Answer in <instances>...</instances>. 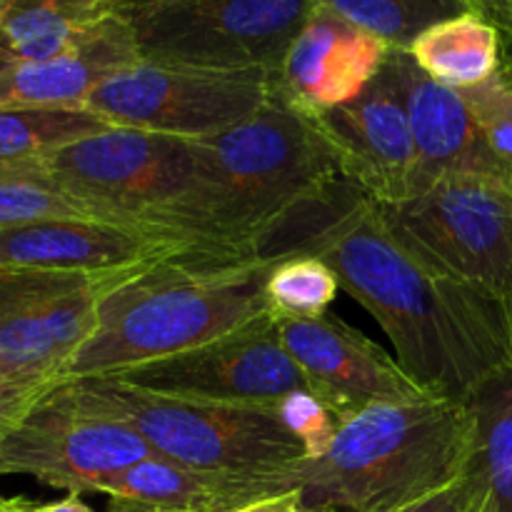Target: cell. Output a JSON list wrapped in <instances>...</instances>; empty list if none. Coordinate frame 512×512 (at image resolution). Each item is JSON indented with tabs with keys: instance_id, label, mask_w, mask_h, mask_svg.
Listing matches in <instances>:
<instances>
[{
	"instance_id": "1",
	"label": "cell",
	"mask_w": 512,
	"mask_h": 512,
	"mask_svg": "<svg viewBox=\"0 0 512 512\" xmlns=\"http://www.w3.org/2000/svg\"><path fill=\"white\" fill-rule=\"evenodd\" d=\"M308 253L338 275L393 343L395 360L423 390L473 403L512 370L508 310L450 273L345 178L280 223L260 258Z\"/></svg>"
},
{
	"instance_id": "2",
	"label": "cell",
	"mask_w": 512,
	"mask_h": 512,
	"mask_svg": "<svg viewBox=\"0 0 512 512\" xmlns=\"http://www.w3.org/2000/svg\"><path fill=\"white\" fill-rule=\"evenodd\" d=\"M275 260L193 248L125 273L98 303V323L68 378L113 375L233 333L270 313Z\"/></svg>"
},
{
	"instance_id": "3",
	"label": "cell",
	"mask_w": 512,
	"mask_h": 512,
	"mask_svg": "<svg viewBox=\"0 0 512 512\" xmlns=\"http://www.w3.org/2000/svg\"><path fill=\"white\" fill-rule=\"evenodd\" d=\"M478 458L473 405L428 395L378 403L340 423L328 453L295 468L305 512H400Z\"/></svg>"
},
{
	"instance_id": "4",
	"label": "cell",
	"mask_w": 512,
	"mask_h": 512,
	"mask_svg": "<svg viewBox=\"0 0 512 512\" xmlns=\"http://www.w3.org/2000/svg\"><path fill=\"white\" fill-rule=\"evenodd\" d=\"M195 150L200 233L235 253L255 255L280 223L343 178L313 120L275 90L253 118L195 140Z\"/></svg>"
},
{
	"instance_id": "5",
	"label": "cell",
	"mask_w": 512,
	"mask_h": 512,
	"mask_svg": "<svg viewBox=\"0 0 512 512\" xmlns=\"http://www.w3.org/2000/svg\"><path fill=\"white\" fill-rule=\"evenodd\" d=\"M88 408L133 428L158 458L230 475H290L300 440L268 405H228L150 393L113 375L70 378Z\"/></svg>"
},
{
	"instance_id": "6",
	"label": "cell",
	"mask_w": 512,
	"mask_h": 512,
	"mask_svg": "<svg viewBox=\"0 0 512 512\" xmlns=\"http://www.w3.org/2000/svg\"><path fill=\"white\" fill-rule=\"evenodd\" d=\"M38 163L100 218L175 230L210 245L200 233L195 140L113 125Z\"/></svg>"
},
{
	"instance_id": "7",
	"label": "cell",
	"mask_w": 512,
	"mask_h": 512,
	"mask_svg": "<svg viewBox=\"0 0 512 512\" xmlns=\"http://www.w3.org/2000/svg\"><path fill=\"white\" fill-rule=\"evenodd\" d=\"M315 0H175L123 13L140 58L205 70L278 75Z\"/></svg>"
},
{
	"instance_id": "8",
	"label": "cell",
	"mask_w": 512,
	"mask_h": 512,
	"mask_svg": "<svg viewBox=\"0 0 512 512\" xmlns=\"http://www.w3.org/2000/svg\"><path fill=\"white\" fill-rule=\"evenodd\" d=\"M273 95L263 70H205L140 60L105 78L83 110L118 128L205 140L253 118Z\"/></svg>"
},
{
	"instance_id": "9",
	"label": "cell",
	"mask_w": 512,
	"mask_h": 512,
	"mask_svg": "<svg viewBox=\"0 0 512 512\" xmlns=\"http://www.w3.org/2000/svg\"><path fill=\"white\" fill-rule=\"evenodd\" d=\"M123 275L0 268V378L28 393L68 378L100 298Z\"/></svg>"
},
{
	"instance_id": "10",
	"label": "cell",
	"mask_w": 512,
	"mask_h": 512,
	"mask_svg": "<svg viewBox=\"0 0 512 512\" xmlns=\"http://www.w3.org/2000/svg\"><path fill=\"white\" fill-rule=\"evenodd\" d=\"M153 448L120 420L88 408L65 378L35 398L0 448V475H30L48 488L100 493Z\"/></svg>"
},
{
	"instance_id": "11",
	"label": "cell",
	"mask_w": 512,
	"mask_h": 512,
	"mask_svg": "<svg viewBox=\"0 0 512 512\" xmlns=\"http://www.w3.org/2000/svg\"><path fill=\"white\" fill-rule=\"evenodd\" d=\"M383 213L450 273L508 310L512 293V185L453 175Z\"/></svg>"
},
{
	"instance_id": "12",
	"label": "cell",
	"mask_w": 512,
	"mask_h": 512,
	"mask_svg": "<svg viewBox=\"0 0 512 512\" xmlns=\"http://www.w3.org/2000/svg\"><path fill=\"white\" fill-rule=\"evenodd\" d=\"M113 378L150 393L268 408L293 390H310L280 340L273 313L185 353L120 370Z\"/></svg>"
},
{
	"instance_id": "13",
	"label": "cell",
	"mask_w": 512,
	"mask_h": 512,
	"mask_svg": "<svg viewBox=\"0 0 512 512\" xmlns=\"http://www.w3.org/2000/svg\"><path fill=\"white\" fill-rule=\"evenodd\" d=\"M328 143L340 175L378 205H398L423 190L408 110L390 63L353 103L308 115Z\"/></svg>"
},
{
	"instance_id": "14",
	"label": "cell",
	"mask_w": 512,
	"mask_h": 512,
	"mask_svg": "<svg viewBox=\"0 0 512 512\" xmlns=\"http://www.w3.org/2000/svg\"><path fill=\"white\" fill-rule=\"evenodd\" d=\"M273 318L285 350L303 370L310 390L338 415L340 423L368 405L408 403L430 395L393 355L333 315Z\"/></svg>"
},
{
	"instance_id": "15",
	"label": "cell",
	"mask_w": 512,
	"mask_h": 512,
	"mask_svg": "<svg viewBox=\"0 0 512 512\" xmlns=\"http://www.w3.org/2000/svg\"><path fill=\"white\" fill-rule=\"evenodd\" d=\"M193 248L210 245L150 225L103 218H60L0 230V268L95 275L128 273Z\"/></svg>"
},
{
	"instance_id": "16",
	"label": "cell",
	"mask_w": 512,
	"mask_h": 512,
	"mask_svg": "<svg viewBox=\"0 0 512 512\" xmlns=\"http://www.w3.org/2000/svg\"><path fill=\"white\" fill-rule=\"evenodd\" d=\"M390 53L383 40L315 5L273 78V90L300 113H328L358 100L383 73Z\"/></svg>"
},
{
	"instance_id": "17",
	"label": "cell",
	"mask_w": 512,
	"mask_h": 512,
	"mask_svg": "<svg viewBox=\"0 0 512 512\" xmlns=\"http://www.w3.org/2000/svg\"><path fill=\"white\" fill-rule=\"evenodd\" d=\"M388 63L408 110L423 190L435 180L453 175H478L510 185L463 93L425 75L408 50H393Z\"/></svg>"
},
{
	"instance_id": "18",
	"label": "cell",
	"mask_w": 512,
	"mask_h": 512,
	"mask_svg": "<svg viewBox=\"0 0 512 512\" xmlns=\"http://www.w3.org/2000/svg\"><path fill=\"white\" fill-rule=\"evenodd\" d=\"M140 60L133 28L115 10L65 53L0 70V108H83L105 78Z\"/></svg>"
},
{
	"instance_id": "19",
	"label": "cell",
	"mask_w": 512,
	"mask_h": 512,
	"mask_svg": "<svg viewBox=\"0 0 512 512\" xmlns=\"http://www.w3.org/2000/svg\"><path fill=\"white\" fill-rule=\"evenodd\" d=\"M288 490H298L295 470L290 475L210 473L153 455L113 475L100 493L173 512H230Z\"/></svg>"
},
{
	"instance_id": "20",
	"label": "cell",
	"mask_w": 512,
	"mask_h": 512,
	"mask_svg": "<svg viewBox=\"0 0 512 512\" xmlns=\"http://www.w3.org/2000/svg\"><path fill=\"white\" fill-rule=\"evenodd\" d=\"M115 10L113 0H0V70L65 53Z\"/></svg>"
},
{
	"instance_id": "21",
	"label": "cell",
	"mask_w": 512,
	"mask_h": 512,
	"mask_svg": "<svg viewBox=\"0 0 512 512\" xmlns=\"http://www.w3.org/2000/svg\"><path fill=\"white\" fill-rule=\"evenodd\" d=\"M408 53L440 85L470 90L498 73L503 35L478 13H460L418 35Z\"/></svg>"
},
{
	"instance_id": "22",
	"label": "cell",
	"mask_w": 512,
	"mask_h": 512,
	"mask_svg": "<svg viewBox=\"0 0 512 512\" xmlns=\"http://www.w3.org/2000/svg\"><path fill=\"white\" fill-rule=\"evenodd\" d=\"M108 128L113 123L83 108H0V165L40 160Z\"/></svg>"
},
{
	"instance_id": "23",
	"label": "cell",
	"mask_w": 512,
	"mask_h": 512,
	"mask_svg": "<svg viewBox=\"0 0 512 512\" xmlns=\"http://www.w3.org/2000/svg\"><path fill=\"white\" fill-rule=\"evenodd\" d=\"M393 50H408L435 23L470 13L460 0H315Z\"/></svg>"
},
{
	"instance_id": "24",
	"label": "cell",
	"mask_w": 512,
	"mask_h": 512,
	"mask_svg": "<svg viewBox=\"0 0 512 512\" xmlns=\"http://www.w3.org/2000/svg\"><path fill=\"white\" fill-rule=\"evenodd\" d=\"M60 218H100L60 188L38 160L0 165V230ZM105 220V218H103Z\"/></svg>"
},
{
	"instance_id": "25",
	"label": "cell",
	"mask_w": 512,
	"mask_h": 512,
	"mask_svg": "<svg viewBox=\"0 0 512 512\" xmlns=\"http://www.w3.org/2000/svg\"><path fill=\"white\" fill-rule=\"evenodd\" d=\"M478 420V460L495 512H512V370L473 400Z\"/></svg>"
},
{
	"instance_id": "26",
	"label": "cell",
	"mask_w": 512,
	"mask_h": 512,
	"mask_svg": "<svg viewBox=\"0 0 512 512\" xmlns=\"http://www.w3.org/2000/svg\"><path fill=\"white\" fill-rule=\"evenodd\" d=\"M340 293L338 275L325 260L308 253H290L275 260L265 283V298L273 315L320 318Z\"/></svg>"
},
{
	"instance_id": "27",
	"label": "cell",
	"mask_w": 512,
	"mask_h": 512,
	"mask_svg": "<svg viewBox=\"0 0 512 512\" xmlns=\"http://www.w3.org/2000/svg\"><path fill=\"white\" fill-rule=\"evenodd\" d=\"M460 93L473 108L490 150L512 185V63L500 58L498 73L488 83Z\"/></svg>"
},
{
	"instance_id": "28",
	"label": "cell",
	"mask_w": 512,
	"mask_h": 512,
	"mask_svg": "<svg viewBox=\"0 0 512 512\" xmlns=\"http://www.w3.org/2000/svg\"><path fill=\"white\" fill-rule=\"evenodd\" d=\"M280 423L300 440L305 460H318L333 445L340 420L313 390H293L273 405Z\"/></svg>"
},
{
	"instance_id": "29",
	"label": "cell",
	"mask_w": 512,
	"mask_h": 512,
	"mask_svg": "<svg viewBox=\"0 0 512 512\" xmlns=\"http://www.w3.org/2000/svg\"><path fill=\"white\" fill-rule=\"evenodd\" d=\"M400 512H495L480 460L475 458L468 473L460 475L448 488L438 490Z\"/></svg>"
},
{
	"instance_id": "30",
	"label": "cell",
	"mask_w": 512,
	"mask_h": 512,
	"mask_svg": "<svg viewBox=\"0 0 512 512\" xmlns=\"http://www.w3.org/2000/svg\"><path fill=\"white\" fill-rule=\"evenodd\" d=\"M43 393H28V390L13 388V385H8L3 378H0V448H3L10 430L20 423L25 410H28L30 405L35 403V398Z\"/></svg>"
},
{
	"instance_id": "31",
	"label": "cell",
	"mask_w": 512,
	"mask_h": 512,
	"mask_svg": "<svg viewBox=\"0 0 512 512\" xmlns=\"http://www.w3.org/2000/svg\"><path fill=\"white\" fill-rule=\"evenodd\" d=\"M478 3V15L488 20L503 40H512V0H475Z\"/></svg>"
},
{
	"instance_id": "32",
	"label": "cell",
	"mask_w": 512,
	"mask_h": 512,
	"mask_svg": "<svg viewBox=\"0 0 512 512\" xmlns=\"http://www.w3.org/2000/svg\"><path fill=\"white\" fill-rule=\"evenodd\" d=\"M230 512H305V508L300 490H288V493L270 495V498L255 500V503H248Z\"/></svg>"
},
{
	"instance_id": "33",
	"label": "cell",
	"mask_w": 512,
	"mask_h": 512,
	"mask_svg": "<svg viewBox=\"0 0 512 512\" xmlns=\"http://www.w3.org/2000/svg\"><path fill=\"white\" fill-rule=\"evenodd\" d=\"M33 512H93L83 503V498L75 493H68V498L58 500V503L48 505H35Z\"/></svg>"
},
{
	"instance_id": "34",
	"label": "cell",
	"mask_w": 512,
	"mask_h": 512,
	"mask_svg": "<svg viewBox=\"0 0 512 512\" xmlns=\"http://www.w3.org/2000/svg\"><path fill=\"white\" fill-rule=\"evenodd\" d=\"M105 512H173V510H160V508H153V505L133 503V500L108 498V510Z\"/></svg>"
},
{
	"instance_id": "35",
	"label": "cell",
	"mask_w": 512,
	"mask_h": 512,
	"mask_svg": "<svg viewBox=\"0 0 512 512\" xmlns=\"http://www.w3.org/2000/svg\"><path fill=\"white\" fill-rule=\"evenodd\" d=\"M35 503L25 498H5L0 495V512H33Z\"/></svg>"
},
{
	"instance_id": "36",
	"label": "cell",
	"mask_w": 512,
	"mask_h": 512,
	"mask_svg": "<svg viewBox=\"0 0 512 512\" xmlns=\"http://www.w3.org/2000/svg\"><path fill=\"white\" fill-rule=\"evenodd\" d=\"M175 3V0H128L125 5H120V13H130V10H143V8H155V5Z\"/></svg>"
},
{
	"instance_id": "37",
	"label": "cell",
	"mask_w": 512,
	"mask_h": 512,
	"mask_svg": "<svg viewBox=\"0 0 512 512\" xmlns=\"http://www.w3.org/2000/svg\"><path fill=\"white\" fill-rule=\"evenodd\" d=\"M460 3H463L470 13H478V3H475V0H460Z\"/></svg>"
},
{
	"instance_id": "38",
	"label": "cell",
	"mask_w": 512,
	"mask_h": 512,
	"mask_svg": "<svg viewBox=\"0 0 512 512\" xmlns=\"http://www.w3.org/2000/svg\"><path fill=\"white\" fill-rule=\"evenodd\" d=\"M508 323H510V340H512V293H510V303H508Z\"/></svg>"
},
{
	"instance_id": "39",
	"label": "cell",
	"mask_w": 512,
	"mask_h": 512,
	"mask_svg": "<svg viewBox=\"0 0 512 512\" xmlns=\"http://www.w3.org/2000/svg\"><path fill=\"white\" fill-rule=\"evenodd\" d=\"M113 3H115V8H120V5H125L128 0H113Z\"/></svg>"
}]
</instances>
